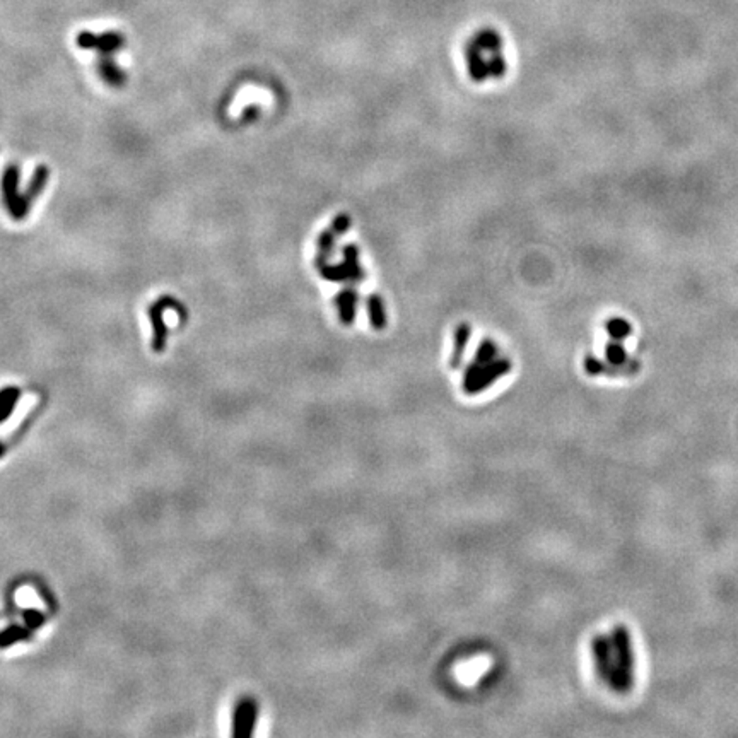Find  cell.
I'll list each match as a JSON object with an SVG mask.
<instances>
[{
	"label": "cell",
	"mask_w": 738,
	"mask_h": 738,
	"mask_svg": "<svg viewBox=\"0 0 738 738\" xmlns=\"http://www.w3.org/2000/svg\"><path fill=\"white\" fill-rule=\"evenodd\" d=\"M98 70H99V76H101L104 81H106V84L115 86V87H118V86L123 84L125 74L118 69V67L115 65V62L111 60L110 53H103L101 58H99Z\"/></svg>",
	"instance_id": "10"
},
{
	"label": "cell",
	"mask_w": 738,
	"mask_h": 738,
	"mask_svg": "<svg viewBox=\"0 0 738 738\" xmlns=\"http://www.w3.org/2000/svg\"><path fill=\"white\" fill-rule=\"evenodd\" d=\"M612 646H614V660L615 670L612 677L610 689L619 692V694H627L632 691L634 686V669L636 658L634 648H632V637L629 629L624 624L615 625L612 631Z\"/></svg>",
	"instance_id": "1"
},
{
	"label": "cell",
	"mask_w": 738,
	"mask_h": 738,
	"mask_svg": "<svg viewBox=\"0 0 738 738\" xmlns=\"http://www.w3.org/2000/svg\"><path fill=\"white\" fill-rule=\"evenodd\" d=\"M77 45L81 48H94L101 53H113L123 45V38L116 33H104V35H93V33H81L77 36Z\"/></svg>",
	"instance_id": "6"
},
{
	"label": "cell",
	"mask_w": 738,
	"mask_h": 738,
	"mask_svg": "<svg viewBox=\"0 0 738 738\" xmlns=\"http://www.w3.org/2000/svg\"><path fill=\"white\" fill-rule=\"evenodd\" d=\"M258 718V706L255 699L243 698L237 700L235 712H233V737L236 738H250L253 735L257 727Z\"/></svg>",
	"instance_id": "4"
},
{
	"label": "cell",
	"mask_w": 738,
	"mask_h": 738,
	"mask_svg": "<svg viewBox=\"0 0 738 738\" xmlns=\"http://www.w3.org/2000/svg\"><path fill=\"white\" fill-rule=\"evenodd\" d=\"M496 356H498V347H496L494 342L483 340L482 344L479 345L477 352H475L474 362H477L479 366H486L489 364L491 361H494Z\"/></svg>",
	"instance_id": "13"
},
{
	"label": "cell",
	"mask_w": 738,
	"mask_h": 738,
	"mask_svg": "<svg viewBox=\"0 0 738 738\" xmlns=\"http://www.w3.org/2000/svg\"><path fill=\"white\" fill-rule=\"evenodd\" d=\"M356 304H357V293L354 289H344L337 294L335 306L339 310L340 320L345 325H350L356 318Z\"/></svg>",
	"instance_id": "9"
},
{
	"label": "cell",
	"mask_w": 738,
	"mask_h": 738,
	"mask_svg": "<svg viewBox=\"0 0 738 738\" xmlns=\"http://www.w3.org/2000/svg\"><path fill=\"white\" fill-rule=\"evenodd\" d=\"M511 371V361L510 359H494L489 364H486L483 368L479 371L477 378L470 383L469 386L464 390L466 395H477L491 388L499 378H503L504 374H508Z\"/></svg>",
	"instance_id": "5"
},
{
	"label": "cell",
	"mask_w": 738,
	"mask_h": 738,
	"mask_svg": "<svg viewBox=\"0 0 738 738\" xmlns=\"http://www.w3.org/2000/svg\"><path fill=\"white\" fill-rule=\"evenodd\" d=\"M18 183H19V169L16 166H9L4 174L2 180V191H4V203L9 208L11 216L16 220H21L29 212L33 199L29 195H18Z\"/></svg>",
	"instance_id": "2"
},
{
	"label": "cell",
	"mask_w": 738,
	"mask_h": 738,
	"mask_svg": "<svg viewBox=\"0 0 738 738\" xmlns=\"http://www.w3.org/2000/svg\"><path fill=\"white\" fill-rule=\"evenodd\" d=\"M18 602L19 605L23 607H41L38 596L35 595V591H33L31 588H23V590H19Z\"/></svg>",
	"instance_id": "16"
},
{
	"label": "cell",
	"mask_w": 738,
	"mask_h": 738,
	"mask_svg": "<svg viewBox=\"0 0 738 738\" xmlns=\"http://www.w3.org/2000/svg\"><path fill=\"white\" fill-rule=\"evenodd\" d=\"M320 267V272H322V275L325 279H328V281L332 282H342V281H349V274H347V269H345L344 264H339V265H332V264H322L318 265Z\"/></svg>",
	"instance_id": "14"
},
{
	"label": "cell",
	"mask_w": 738,
	"mask_h": 738,
	"mask_svg": "<svg viewBox=\"0 0 738 738\" xmlns=\"http://www.w3.org/2000/svg\"><path fill=\"white\" fill-rule=\"evenodd\" d=\"M349 228H350V219H349V216H345V214L337 216V219L333 220V224H332V231L335 233V235H344Z\"/></svg>",
	"instance_id": "17"
},
{
	"label": "cell",
	"mask_w": 738,
	"mask_h": 738,
	"mask_svg": "<svg viewBox=\"0 0 738 738\" xmlns=\"http://www.w3.org/2000/svg\"><path fill=\"white\" fill-rule=\"evenodd\" d=\"M168 303L169 298H162L149 310V315H151L154 323V349L156 350H162L166 344V325L162 322V313H164Z\"/></svg>",
	"instance_id": "7"
},
{
	"label": "cell",
	"mask_w": 738,
	"mask_h": 738,
	"mask_svg": "<svg viewBox=\"0 0 738 738\" xmlns=\"http://www.w3.org/2000/svg\"><path fill=\"white\" fill-rule=\"evenodd\" d=\"M591 652H593L595 670L600 681H603L607 686H610L612 677H614L615 660H614V646L612 639L607 636H595L591 641Z\"/></svg>",
	"instance_id": "3"
},
{
	"label": "cell",
	"mask_w": 738,
	"mask_h": 738,
	"mask_svg": "<svg viewBox=\"0 0 738 738\" xmlns=\"http://www.w3.org/2000/svg\"><path fill=\"white\" fill-rule=\"evenodd\" d=\"M344 257H345V269H347V274H349V281L352 282H361L362 279L366 277L364 270H362V267L359 264V252H357V248L354 245H347L344 248Z\"/></svg>",
	"instance_id": "11"
},
{
	"label": "cell",
	"mask_w": 738,
	"mask_h": 738,
	"mask_svg": "<svg viewBox=\"0 0 738 738\" xmlns=\"http://www.w3.org/2000/svg\"><path fill=\"white\" fill-rule=\"evenodd\" d=\"M470 335H472V328H470L469 323L458 325L457 332H454V349L452 352V357H449V366H452L453 369L460 368L465 356V349L466 345H469Z\"/></svg>",
	"instance_id": "8"
},
{
	"label": "cell",
	"mask_w": 738,
	"mask_h": 738,
	"mask_svg": "<svg viewBox=\"0 0 738 738\" xmlns=\"http://www.w3.org/2000/svg\"><path fill=\"white\" fill-rule=\"evenodd\" d=\"M19 391L16 388H7L0 393V417L6 415V412H9V408L14 406L16 400H18Z\"/></svg>",
	"instance_id": "15"
},
{
	"label": "cell",
	"mask_w": 738,
	"mask_h": 738,
	"mask_svg": "<svg viewBox=\"0 0 738 738\" xmlns=\"http://www.w3.org/2000/svg\"><path fill=\"white\" fill-rule=\"evenodd\" d=\"M368 313H369V320H371V325H373V328H376V330H383V328L386 327L385 304H383V299L379 298V296H376V294L369 296Z\"/></svg>",
	"instance_id": "12"
}]
</instances>
